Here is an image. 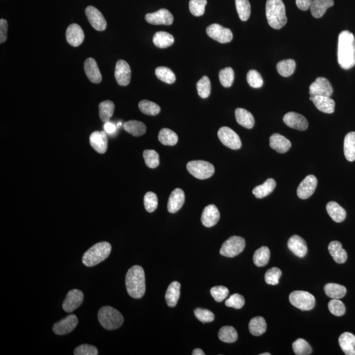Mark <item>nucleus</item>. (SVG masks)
Returning a JSON list of instances; mask_svg holds the SVG:
<instances>
[{"mask_svg":"<svg viewBox=\"0 0 355 355\" xmlns=\"http://www.w3.org/2000/svg\"><path fill=\"white\" fill-rule=\"evenodd\" d=\"M337 61L343 69H351L355 65V37L348 30H344L339 35Z\"/></svg>","mask_w":355,"mask_h":355,"instance_id":"nucleus-1","label":"nucleus"},{"mask_svg":"<svg viewBox=\"0 0 355 355\" xmlns=\"http://www.w3.org/2000/svg\"><path fill=\"white\" fill-rule=\"evenodd\" d=\"M126 287L130 296L140 299L145 292V272L142 266L135 265L129 269L126 275Z\"/></svg>","mask_w":355,"mask_h":355,"instance_id":"nucleus-2","label":"nucleus"},{"mask_svg":"<svg viewBox=\"0 0 355 355\" xmlns=\"http://www.w3.org/2000/svg\"><path fill=\"white\" fill-rule=\"evenodd\" d=\"M266 16L269 25L274 29H281L286 25L288 19L286 8L282 0H267L266 4Z\"/></svg>","mask_w":355,"mask_h":355,"instance_id":"nucleus-3","label":"nucleus"},{"mask_svg":"<svg viewBox=\"0 0 355 355\" xmlns=\"http://www.w3.org/2000/svg\"><path fill=\"white\" fill-rule=\"evenodd\" d=\"M111 245L107 242H100L94 245L84 254L83 264L88 267L100 264L109 257L111 252Z\"/></svg>","mask_w":355,"mask_h":355,"instance_id":"nucleus-4","label":"nucleus"},{"mask_svg":"<svg viewBox=\"0 0 355 355\" xmlns=\"http://www.w3.org/2000/svg\"><path fill=\"white\" fill-rule=\"evenodd\" d=\"M98 317L101 325L107 330L118 329L124 323L122 314L109 306L101 307L99 310Z\"/></svg>","mask_w":355,"mask_h":355,"instance_id":"nucleus-5","label":"nucleus"},{"mask_svg":"<svg viewBox=\"0 0 355 355\" xmlns=\"http://www.w3.org/2000/svg\"><path fill=\"white\" fill-rule=\"evenodd\" d=\"M187 169L194 177L200 180L211 178L215 173V167L204 161H191L187 164Z\"/></svg>","mask_w":355,"mask_h":355,"instance_id":"nucleus-6","label":"nucleus"},{"mask_svg":"<svg viewBox=\"0 0 355 355\" xmlns=\"http://www.w3.org/2000/svg\"><path fill=\"white\" fill-rule=\"evenodd\" d=\"M290 301L292 305L301 310H310L314 307L315 297L305 291H295L290 295Z\"/></svg>","mask_w":355,"mask_h":355,"instance_id":"nucleus-7","label":"nucleus"},{"mask_svg":"<svg viewBox=\"0 0 355 355\" xmlns=\"http://www.w3.org/2000/svg\"><path fill=\"white\" fill-rule=\"evenodd\" d=\"M246 248V240L243 238L233 235L224 242L220 250V255L226 257H234Z\"/></svg>","mask_w":355,"mask_h":355,"instance_id":"nucleus-8","label":"nucleus"},{"mask_svg":"<svg viewBox=\"0 0 355 355\" xmlns=\"http://www.w3.org/2000/svg\"><path fill=\"white\" fill-rule=\"evenodd\" d=\"M218 137L225 146L231 149H239L242 147L241 140L236 133L229 127L220 128Z\"/></svg>","mask_w":355,"mask_h":355,"instance_id":"nucleus-9","label":"nucleus"},{"mask_svg":"<svg viewBox=\"0 0 355 355\" xmlns=\"http://www.w3.org/2000/svg\"><path fill=\"white\" fill-rule=\"evenodd\" d=\"M207 35L219 43H230L233 39V34L230 29L218 24H212L207 28Z\"/></svg>","mask_w":355,"mask_h":355,"instance_id":"nucleus-10","label":"nucleus"},{"mask_svg":"<svg viewBox=\"0 0 355 355\" xmlns=\"http://www.w3.org/2000/svg\"><path fill=\"white\" fill-rule=\"evenodd\" d=\"M333 88L329 81L324 77H319L309 87L310 96L331 97L333 94Z\"/></svg>","mask_w":355,"mask_h":355,"instance_id":"nucleus-11","label":"nucleus"},{"mask_svg":"<svg viewBox=\"0 0 355 355\" xmlns=\"http://www.w3.org/2000/svg\"><path fill=\"white\" fill-rule=\"evenodd\" d=\"M78 320L76 315L70 314L65 319L61 320L54 324L53 331L55 334L59 336H63L69 334L76 327Z\"/></svg>","mask_w":355,"mask_h":355,"instance_id":"nucleus-12","label":"nucleus"},{"mask_svg":"<svg viewBox=\"0 0 355 355\" xmlns=\"http://www.w3.org/2000/svg\"><path fill=\"white\" fill-rule=\"evenodd\" d=\"M145 20L147 23L154 25H171L174 21L173 15L166 9H162L157 12L148 13L145 15Z\"/></svg>","mask_w":355,"mask_h":355,"instance_id":"nucleus-13","label":"nucleus"},{"mask_svg":"<svg viewBox=\"0 0 355 355\" xmlns=\"http://www.w3.org/2000/svg\"><path fill=\"white\" fill-rule=\"evenodd\" d=\"M86 15L90 25L93 26L94 29L98 31H103L107 27L106 20L98 9L93 6H88L86 9Z\"/></svg>","mask_w":355,"mask_h":355,"instance_id":"nucleus-14","label":"nucleus"},{"mask_svg":"<svg viewBox=\"0 0 355 355\" xmlns=\"http://www.w3.org/2000/svg\"><path fill=\"white\" fill-rule=\"evenodd\" d=\"M114 76L116 82L121 87L129 85L131 79V69L129 63L120 59L116 64Z\"/></svg>","mask_w":355,"mask_h":355,"instance_id":"nucleus-15","label":"nucleus"},{"mask_svg":"<svg viewBox=\"0 0 355 355\" xmlns=\"http://www.w3.org/2000/svg\"><path fill=\"white\" fill-rule=\"evenodd\" d=\"M84 294L79 290H72L68 292L67 297L63 303V308L66 312H73L83 303Z\"/></svg>","mask_w":355,"mask_h":355,"instance_id":"nucleus-16","label":"nucleus"},{"mask_svg":"<svg viewBox=\"0 0 355 355\" xmlns=\"http://www.w3.org/2000/svg\"><path fill=\"white\" fill-rule=\"evenodd\" d=\"M317 183L318 181L314 176H306L297 188V193L300 199L306 200L309 198L316 190Z\"/></svg>","mask_w":355,"mask_h":355,"instance_id":"nucleus-17","label":"nucleus"},{"mask_svg":"<svg viewBox=\"0 0 355 355\" xmlns=\"http://www.w3.org/2000/svg\"><path fill=\"white\" fill-rule=\"evenodd\" d=\"M283 121L288 127L298 131H306L308 129V123L305 116L295 112L286 113L284 116Z\"/></svg>","mask_w":355,"mask_h":355,"instance_id":"nucleus-18","label":"nucleus"},{"mask_svg":"<svg viewBox=\"0 0 355 355\" xmlns=\"http://www.w3.org/2000/svg\"><path fill=\"white\" fill-rule=\"evenodd\" d=\"M66 38L70 45L78 47L85 40V33L80 26L77 24H71L66 31Z\"/></svg>","mask_w":355,"mask_h":355,"instance_id":"nucleus-19","label":"nucleus"},{"mask_svg":"<svg viewBox=\"0 0 355 355\" xmlns=\"http://www.w3.org/2000/svg\"><path fill=\"white\" fill-rule=\"evenodd\" d=\"M90 143L92 148L98 153L103 154L107 151L108 140L105 132H94L90 135Z\"/></svg>","mask_w":355,"mask_h":355,"instance_id":"nucleus-20","label":"nucleus"},{"mask_svg":"<svg viewBox=\"0 0 355 355\" xmlns=\"http://www.w3.org/2000/svg\"><path fill=\"white\" fill-rule=\"evenodd\" d=\"M220 212L215 205H209L204 209L202 216V222L204 226L211 228L219 221Z\"/></svg>","mask_w":355,"mask_h":355,"instance_id":"nucleus-21","label":"nucleus"},{"mask_svg":"<svg viewBox=\"0 0 355 355\" xmlns=\"http://www.w3.org/2000/svg\"><path fill=\"white\" fill-rule=\"evenodd\" d=\"M288 246L293 254L300 258L305 257L307 253L308 248L305 240L299 235H294L288 240Z\"/></svg>","mask_w":355,"mask_h":355,"instance_id":"nucleus-22","label":"nucleus"},{"mask_svg":"<svg viewBox=\"0 0 355 355\" xmlns=\"http://www.w3.org/2000/svg\"><path fill=\"white\" fill-rule=\"evenodd\" d=\"M185 202V193L182 189L176 188L172 191L170 195L167 209L169 213H175L178 212Z\"/></svg>","mask_w":355,"mask_h":355,"instance_id":"nucleus-23","label":"nucleus"},{"mask_svg":"<svg viewBox=\"0 0 355 355\" xmlns=\"http://www.w3.org/2000/svg\"><path fill=\"white\" fill-rule=\"evenodd\" d=\"M85 71L86 74L92 83L99 84L102 81V76L94 59L88 58L85 61Z\"/></svg>","mask_w":355,"mask_h":355,"instance_id":"nucleus-24","label":"nucleus"},{"mask_svg":"<svg viewBox=\"0 0 355 355\" xmlns=\"http://www.w3.org/2000/svg\"><path fill=\"white\" fill-rule=\"evenodd\" d=\"M270 146L278 153H285L292 146L290 141L279 134H274L270 138Z\"/></svg>","mask_w":355,"mask_h":355,"instance_id":"nucleus-25","label":"nucleus"},{"mask_svg":"<svg viewBox=\"0 0 355 355\" xmlns=\"http://www.w3.org/2000/svg\"><path fill=\"white\" fill-rule=\"evenodd\" d=\"M312 101L315 107L324 113L332 114L335 111L336 103L330 97L314 96L312 97Z\"/></svg>","mask_w":355,"mask_h":355,"instance_id":"nucleus-26","label":"nucleus"},{"mask_svg":"<svg viewBox=\"0 0 355 355\" xmlns=\"http://www.w3.org/2000/svg\"><path fill=\"white\" fill-rule=\"evenodd\" d=\"M328 251L334 259V261L338 264L345 263L347 260V253L343 249L342 245L338 241L330 242L328 246Z\"/></svg>","mask_w":355,"mask_h":355,"instance_id":"nucleus-27","label":"nucleus"},{"mask_svg":"<svg viewBox=\"0 0 355 355\" xmlns=\"http://www.w3.org/2000/svg\"><path fill=\"white\" fill-rule=\"evenodd\" d=\"M334 0H312L310 7V12L314 18H321L328 9L334 6Z\"/></svg>","mask_w":355,"mask_h":355,"instance_id":"nucleus-28","label":"nucleus"},{"mask_svg":"<svg viewBox=\"0 0 355 355\" xmlns=\"http://www.w3.org/2000/svg\"><path fill=\"white\" fill-rule=\"evenodd\" d=\"M339 345L346 355H355V336L350 332H345L339 338Z\"/></svg>","mask_w":355,"mask_h":355,"instance_id":"nucleus-29","label":"nucleus"},{"mask_svg":"<svg viewBox=\"0 0 355 355\" xmlns=\"http://www.w3.org/2000/svg\"><path fill=\"white\" fill-rule=\"evenodd\" d=\"M180 295V284L178 282H173L167 289L165 299L170 307H174L177 305Z\"/></svg>","mask_w":355,"mask_h":355,"instance_id":"nucleus-30","label":"nucleus"},{"mask_svg":"<svg viewBox=\"0 0 355 355\" xmlns=\"http://www.w3.org/2000/svg\"><path fill=\"white\" fill-rule=\"evenodd\" d=\"M235 118L238 124L248 129H252L255 125V119L253 114L246 109L238 108L235 111Z\"/></svg>","mask_w":355,"mask_h":355,"instance_id":"nucleus-31","label":"nucleus"},{"mask_svg":"<svg viewBox=\"0 0 355 355\" xmlns=\"http://www.w3.org/2000/svg\"><path fill=\"white\" fill-rule=\"evenodd\" d=\"M326 211L332 219L338 223L344 221L347 216L345 209L334 202L328 203L326 206Z\"/></svg>","mask_w":355,"mask_h":355,"instance_id":"nucleus-32","label":"nucleus"},{"mask_svg":"<svg viewBox=\"0 0 355 355\" xmlns=\"http://www.w3.org/2000/svg\"><path fill=\"white\" fill-rule=\"evenodd\" d=\"M344 155L350 162L355 161V132H350L345 136L343 144Z\"/></svg>","mask_w":355,"mask_h":355,"instance_id":"nucleus-33","label":"nucleus"},{"mask_svg":"<svg viewBox=\"0 0 355 355\" xmlns=\"http://www.w3.org/2000/svg\"><path fill=\"white\" fill-rule=\"evenodd\" d=\"M275 186H277L275 181L272 178H268L263 184L255 187L253 189V195L258 199H261V198L270 195L274 190Z\"/></svg>","mask_w":355,"mask_h":355,"instance_id":"nucleus-34","label":"nucleus"},{"mask_svg":"<svg viewBox=\"0 0 355 355\" xmlns=\"http://www.w3.org/2000/svg\"><path fill=\"white\" fill-rule=\"evenodd\" d=\"M153 42L156 47L164 49L173 45L175 43V38L168 32L160 31L154 34Z\"/></svg>","mask_w":355,"mask_h":355,"instance_id":"nucleus-35","label":"nucleus"},{"mask_svg":"<svg viewBox=\"0 0 355 355\" xmlns=\"http://www.w3.org/2000/svg\"><path fill=\"white\" fill-rule=\"evenodd\" d=\"M324 292L330 298L340 299L345 297L347 289L340 284L329 283L324 287Z\"/></svg>","mask_w":355,"mask_h":355,"instance_id":"nucleus-36","label":"nucleus"},{"mask_svg":"<svg viewBox=\"0 0 355 355\" xmlns=\"http://www.w3.org/2000/svg\"><path fill=\"white\" fill-rule=\"evenodd\" d=\"M267 328L265 320L261 317H255L249 324V332L255 336H260L264 334Z\"/></svg>","mask_w":355,"mask_h":355,"instance_id":"nucleus-37","label":"nucleus"},{"mask_svg":"<svg viewBox=\"0 0 355 355\" xmlns=\"http://www.w3.org/2000/svg\"><path fill=\"white\" fill-rule=\"evenodd\" d=\"M125 131L132 136L138 137L146 132V127L142 122L138 121H129L123 125Z\"/></svg>","mask_w":355,"mask_h":355,"instance_id":"nucleus-38","label":"nucleus"},{"mask_svg":"<svg viewBox=\"0 0 355 355\" xmlns=\"http://www.w3.org/2000/svg\"><path fill=\"white\" fill-rule=\"evenodd\" d=\"M270 257V249L267 247H261L255 251L253 255V262L258 267H262L268 264Z\"/></svg>","mask_w":355,"mask_h":355,"instance_id":"nucleus-39","label":"nucleus"},{"mask_svg":"<svg viewBox=\"0 0 355 355\" xmlns=\"http://www.w3.org/2000/svg\"><path fill=\"white\" fill-rule=\"evenodd\" d=\"M114 111V105L112 101L106 100L100 103L99 105V114L101 121L104 123L109 122Z\"/></svg>","mask_w":355,"mask_h":355,"instance_id":"nucleus-40","label":"nucleus"},{"mask_svg":"<svg viewBox=\"0 0 355 355\" xmlns=\"http://www.w3.org/2000/svg\"><path fill=\"white\" fill-rule=\"evenodd\" d=\"M296 63L293 59H285L278 63L277 69L279 73L284 77L290 76L294 73Z\"/></svg>","mask_w":355,"mask_h":355,"instance_id":"nucleus-41","label":"nucleus"},{"mask_svg":"<svg viewBox=\"0 0 355 355\" xmlns=\"http://www.w3.org/2000/svg\"><path fill=\"white\" fill-rule=\"evenodd\" d=\"M159 140L165 145L173 146L178 143V137L175 132L169 129L161 130L158 136Z\"/></svg>","mask_w":355,"mask_h":355,"instance_id":"nucleus-42","label":"nucleus"},{"mask_svg":"<svg viewBox=\"0 0 355 355\" xmlns=\"http://www.w3.org/2000/svg\"><path fill=\"white\" fill-rule=\"evenodd\" d=\"M238 333L232 326H223L218 332V337L225 343H233L237 341Z\"/></svg>","mask_w":355,"mask_h":355,"instance_id":"nucleus-43","label":"nucleus"},{"mask_svg":"<svg viewBox=\"0 0 355 355\" xmlns=\"http://www.w3.org/2000/svg\"><path fill=\"white\" fill-rule=\"evenodd\" d=\"M235 7L240 19L247 21L251 15V4L249 0H235Z\"/></svg>","mask_w":355,"mask_h":355,"instance_id":"nucleus-44","label":"nucleus"},{"mask_svg":"<svg viewBox=\"0 0 355 355\" xmlns=\"http://www.w3.org/2000/svg\"><path fill=\"white\" fill-rule=\"evenodd\" d=\"M138 107L143 114L147 115L155 116L161 111V107L156 103L148 100L141 101Z\"/></svg>","mask_w":355,"mask_h":355,"instance_id":"nucleus-45","label":"nucleus"},{"mask_svg":"<svg viewBox=\"0 0 355 355\" xmlns=\"http://www.w3.org/2000/svg\"><path fill=\"white\" fill-rule=\"evenodd\" d=\"M155 74L160 80L167 84H173L176 81L175 73L168 67H159L156 68Z\"/></svg>","mask_w":355,"mask_h":355,"instance_id":"nucleus-46","label":"nucleus"},{"mask_svg":"<svg viewBox=\"0 0 355 355\" xmlns=\"http://www.w3.org/2000/svg\"><path fill=\"white\" fill-rule=\"evenodd\" d=\"M145 164L150 169H155L160 165V155L155 150H145L143 153Z\"/></svg>","mask_w":355,"mask_h":355,"instance_id":"nucleus-47","label":"nucleus"},{"mask_svg":"<svg viewBox=\"0 0 355 355\" xmlns=\"http://www.w3.org/2000/svg\"><path fill=\"white\" fill-rule=\"evenodd\" d=\"M292 347L293 351L297 355H309L312 352L309 344L303 339H297L293 342Z\"/></svg>","mask_w":355,"mask_h":355,"instance_id":"nucleus-48","label":"nucleus"},{"mask_svg":"<svg viewBox=\"0 0 355 355\" xmlns=\"http://www.w3.org/2000/svg\"><path fill=\"white\" fill-rule=\"evenodd\" d=\"M198 94L203 99L208 98L210 96L211 85L208 77L204 76L197 83Z\"/></svg>","mask_w":355,"mask_h":355,"instance_id":"nucleus-49","label":"nucleus"},{"mask_svg":"<svg viewBox=\"0 0 355 355\" xmlns=\"http://www.w3.org/2000/svg\"><path fill=\"white\" fill-rule=\"evenodd\" d=\"M219 80L224 87H230L234 81V71L231 67L224 68L219 72Z\"/></svg>","mask_w":355,"mask_h":355,"instance_id":"nucleus-50","label":"nucleus"},{"mask_svg":"<svg viewBox=\"0 0 355 355\" xmlns=\"http://www.w3.org/2000/svg\"><path fill=\"white\" fill-rule=\"evenodd\" d=\"M207 4V0H190L189 4V11L194 16H202L204 14Z\"/></svg>","mask_w":355,"mask_h":355,"instance_id":"nucleus-51","label":"nucleus"},{"mask_svg":"<svg viewBox=\"0 0 355 355\" xmlns=\"http://www.w3.org/2000/svg\"><path fill=\"white\" fill-rule=\"evenodd\" d=\"M330 312L334 316L341 317L346 311L345 306L340 300L332 299L328 303Z\"/></svg>","mask_w":355,"mask_h":355,"instance_id":"nucleus-52","label":"nucleus"},{"mask_svg":"<svg viewBox=\"0 0 355 355\" xmlns=\"http://www.w3.org/2000/svg\"><path fill=\"white\" fill-rule=\"evenodd\" d=\"M144 207L145 210L149 213H153L157 208V196L153 192H147L144 196Z\"/></svg>","mask_w":355,"mask_h":355,"instance_id":"nucleus-53","label":"nucleus"},{"mask_svg":"<svg viewBox=\"0 0 355 355\" xmlns=\"http://www.w3.org/2000/svg\"><path fill=\"white\" fill-rule=\"evenodd\" d=\"M282 275V271L279 268L273 267L266 271L264 279L269 285H277Z\"/></svg>","mask_w":355,"mask_h":355,"instance_id":"nucleus-54","label":"nucleus"},{"mask_svg":"<svg viewBox=\"0 0 355 355\" xmlns=\"http://www.w3.org/2000/svg\"><path fill=\"white\" fill-rule=\"evenodd\" d=\"M247 81L251 87L259 88L263 85V80L259 72L255 70H250L247 74Z\"/></svg>","mask_w":355,"mask_h":355,"instance_id":"nucleus-55","label":"nucleus"},{"mask_svg":"<svg viewBox=\"0 0 355 355\" xmlns=\"http://www.w3.org/2000/svg\"><path fill=\"white\" fill-rule=\"evenodd\" d=\"M210 292L214 299L217 302L223 301L229 294L228 289L222 286L213 287L211 289Z\"/></svg>","mask_w":355,"mask_h":355,"instance_id":"nucleus-56","label":"nucleus"},{"mask_svg":"<svg viewBox=\"0 0 355 355\" xmlns=\"http://www.w3.org/2000/svg\"><path fill=\"white\" fill-rule=\"evenodd\" d=\"M225 305L228 307L234 308L235 309H241L245 305L244 297L238 293H235L226 300Z\"/></svg>","mask_w":355,"mask_h":355,"instance_id":"nucleus-57","label":"nucleus"},{"mask_svg":"<svg viewBox=\"0 0 355 355\" xmlns=\"http://www.w3.org/2000/svg\"><path fill=\"white\" fill-rule=\"evenodd\" d=\"M194 314L196 318L199 320L202 323H211L215 319V315L210 310L205 309V308H198L194 310Z\"/></svg>","mask_w":355,"mask_h":355,"instance_id":"nucleus-58","label":"nucleus"},{"mask_svg":"<svg viewBox=\"0 0 355 355\" xmlns=\"http://www.w3.org/2000/svg\"><path fill=\"white\" fill-rule=\"evenodd\" d=\"M98 349L95 346L83 344L77 347L74 350L75 355H98Z\"/></svg>","mask_w":355,"mask_h":355,"instance_id":"nucleus-59","label":"nucleus"},{"mask_svg":"<svg viewBox=\"0 0 355 355\" xmlns=\"http://www.w3.org/2000/svg\"><path fill=\"white\" fill-rule=\"evenodd\" d=\"M8 23L6 20L0 19V43H5L8 36Z\"/></svg>","mask_w":355,"mask_h":355,"instance_id":"nucleus-60","label":"nucleus"},{"mask_svg":"<svg viewBox=\"0 0 355 355\" xmlns=\"http://www.w3.org/2000/svg\"><path fill=\"white\" fill-rule=\"evenodd\" d=\"M312 0H296L295 3L297 8L302 11H306L310 8Z\"/></svg>","mask_w":355,"mask_h":355,"instance_id":"nucleus-61","label":"nucleus"},{"mask_svg":"<svg viewBox=\"0 0 355 355\" xmlns=\"http://www.w3.org/2000/svg\"><path fill=\"white\" fill-rule=\"evenodd\" d=\"M116 126L110 122L105 123L104 125V130L107 133L111 134L116 131Z\"/></svg>","mask_w":355,"mask_h":355,"instance_id":"nucleus-62","label":"nucleus"},{"mask_svg":"<svg viewBox=\"0 0 355 355\" xmlns=\"http://www.w3.org/2000/svg\"><path fill=\"white\" fill-rule=\"evenodd\" d=\"M193 355H205L206 353L204 352V350H202V349H195L193 350L192 352Z\"/></svg>","mask_w":355,"mask_h":355,"instance_id":"nucleus-63","label":"nucleus"},{"mask_svg":"<svg viewBox=\"0 0 355 355\" xmlns=\"http://www.w3.org/2000/svg\"><path fill=\"white\" fill-rule=\"evenodd\" d=\"M260 355H270V354L269 352H265V353L260 354Z\"/></svg>","mask_w":355,"mask_h":355,"instance_id":"nucleus-64","label":"nucleus"}]
</instances>
